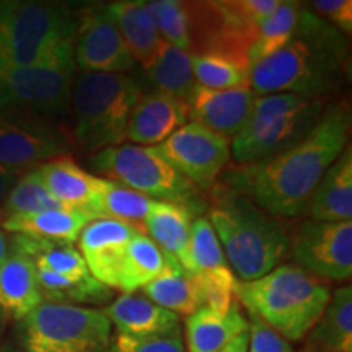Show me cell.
Listing matches in <instances>:
<instances>
[{"instance_id":"1","label":"cell","mask_w":352,"mask_h":352,"mask_svg":"<svg viewBox=\"0 0 352 352\" xmlns=\"http://www.w3.org/2000/svg\"><path fill=\"white\" fill-rule=\"evenodd\" d=\"M349 131V107L331 104L314 129L292 147L228 171L226 188L246 196L274 217H300L323 175L346 148Z\"/></svg>"},{"instance_id":"2","label":"cell","mask_w":352,"mask_h":352,"mask_svg":"<svg viewBox=\"0 0 352 352\" xmlns=\"http://www.w3.org/2000/svg\"><path fill=\"white\" fill-rule=\"evenodd\" d=\"M347 52L346 34L302 3L290 41L250 67V88L254 96L294 94L323 100L344 77Z\"/></svg>"},{"instance_id":"3","label":"cell","mask_w":352,"mask_h":352,"mask_svg":"<svg viewBox=\"0 0 352 352\" xmlns=\"http://www.w3.org/2000/svg\"><path fill=\"white\" fill-rule=\"evenodd\" d=\"M206 217L215 230L230 270L243 283L266 276L290 252L292 233L284 219L267 214L232 189H220Z\"/></svg>"},{"instance_id":"4","label":"cell","mask_w":352,"mask_h":352,"mask_svg":"<svg viewBox=\"0 0 352 352\" xmlns=\"http://www.w3.org/2000/svg\"><path fill=\"white\" fill-rule=\"evenodd\" d=\"M80 10L63 2L0 0V67L74 59Z\"/></svg>"},{"instance_id":"5","label":"cell","mask_w":352,"mask_h":352,"mask_svg":"<svg viewBox=\"0 0 352 352\" xmlns=\"http://www.w3.org/2000/svg\"><path fill=\"white\" fill-rule=\"evenodd\" d=\"M235 298L289 342L300 341L323 315L331 289L297 264H279L256 280L235 279Z\"/></svg>"},{"instance_id":"6","label":"cell","mask_w":352,"mask_h":352,"mask_svg":"<svg viewBox=\"0 0 352 352\" xmlns=\"http://www.w3.org/2000/svg\"><path fill=\"white\" fill-rule=\"evenodd\" d=\"M142 88L127 74H80L74 78L72 139L82 151L100 152L126 144L127 124Z\"/></svg>"},{"instance_id":"7","label":"cell","mask_w":352,"mask_h":352,"mask_svg":"<svg viewBox=\"0 0 352 352\" xmlns=\"http://www.w3.org/2000/svg\"><path fill=\"white\" fill-rule=\"evenodd\" d=\"M324 101L294 94L254 96L248 121L230 142L236 165H252L292 147L314 129Z\"/></svg>"},{"instance_id":"8","label":"cell","mask_w":352,"mask_h":352,"mask_svg":"<svg viewBox=\"0 0 352 352\" xmlns=\"http://www.w3.org/2000/svg\"><path fill=\"white\" fill-rule=\"evenodd\" d=\"M91 170L160 202L199 210V189L179 173L155 145L121 144L94 153Z\"/></svg>"},{"instance_id":"9","label":"cell","mask_w":352,"mask_h":352,"mask_svg":"<svg viewBox=\"0 0 352 352\" xmlns=\"http://www.w3.org/2000/svg\"><path fill=\"white\" fill-rule=\"evenodd\" d=\"M113 327L103 310L43 302L20 320L25 352H108Z\"/></svg>"},{"instance_id":"10","label":"cell","mask_w":352,"mask_h":352,"mask_svg":"<svg viewBox=\"0 0 352 352\" xmlns=\"http://www.w3.org/2000/svg\"><path fill=\"white\" fill-rule=\"evenodd\" d=\"M76 60L0 67V109L54 120L70 104Z\"/></svg>"},{"instance_id":"11","label":"cell","mask_w":352,"mask_h":352,"mask_svg":"<svg viewBox=\"0 0 352 352\" xmlns=\"http://www.w3.org/2000/svg\"><path fill=\"white\" fill-rule=\"evenodd\" d=\"M70 140L52 120L0 109V165L26 171L67 155Z\"/></svg>"},{"instance_id":"12","label":"cell","mask_w":352,"mask_h":352,"mask_svg":"<svg viewBox=\"0 0 352 352\" xmlns=\"http://www.w3.org/2000/svg\"><path fill=\"white\" fill-rule=\"evenodd\" d=\"M290 254L311 276L347 280L352 274V220L320 222L308 219L292 233Z\"/></svg>"},{"instance_id":"13","label":"cell","mask_w":352,"mask_h":352,"mask_svg":"<svg viewBox=\"0 0 352 352\" xmlns=\"http://www.w3.org/2000/svg\"><path fill=\"white\" fill-rule=\"evenodd\" d=\"M155 147L184 178L204 191L214 188L230 160V142L192 121Z\"/></svg>"},{"instance_id":"14","label":"cell","mask_w":352,"mask_h":352,"mask_svg":"<svg viewBox=\"0 0 352 352\" xmlns=\"http://www.w3.org/2000/svg\"><path fill=\"white\" fill-rule=\"evenodd\" d=\"M74 59L83 74H126L135 65L104 6L80 10Z\"/></svg>"},{"instance_id":"15","label":"cell","mask_w":352,"mask_h":352,"mask_svg":"<svg viewBox=\"0 0 352 352\" xmlns=\"http://www.w3.org/2000/svg\"><path fill=\"white\" fill-rule=\"evenodd\" d=\"M253 101L254 95L250 87L210 90L197 85L189 100V121L208 127L232 142L248 121Z\"/></svg>"},{"instance_id":"16","label":"cell","mask_w":352,"mask_h":352,"mask_svg":"<svg viewBox=\"0 0 352 352\" xmlns=\"http://www.w3.org/2000/svg\"><path fill=\"white\" fill-rule=\"evenodd\" d=\"M139 232L142 230L120 220L100 219L88 223L77 241L90 274L111 289L118 263L127 243Z\"/></svg>"},{"instance_id":"17","label":"cell","mask_w":352,"mask_h":352,"mask_svg":"<svg viewBox=\"0 0 352 352\" xmlns=\"http://www.w3.org/2000/svg\"><path fill=\"white\" fill-rule=\"evenodd\" d=\"M188 122V103L153 90L140 96L132 109L127 139L135 145H158Z\"/></svg>"},{"instance_id":"18","label":"cell","mask_w":352,"mask_h":352,"mask_svg":"<svg viewBox=\"0 0 352 352\" xmlns=\"http://www.w3.org/2000/svg\"><path fill=\"white\" fill-rule=\"evenodd\" d=\"M103 314L118 334L151 338L179 328V316L158 307L142 294H122L103 308Z\"/></svg>"},{"instance_id":"19","label":"cell","mask_w":352,"mask_h":352,"mask_svg":"<svg viewBox=\"0 0 352 352\" xmlns=\"http://www.w3.org/2000/svg\"><path fill=\"white\" fill-rule=\"evenodd\" d=\"M36 171L50 195L60 206L87 212L104 183V178L88 173L69 155L51 158L39 165Z\"/></svg>"},{"instance_id":"20","label":"cell","mask_w":352,"mask_h":352,"mask_svg":"<svg viewBox=\"0 0 352 352\" xmlns=\"http://www.w3.org/2000/svg\"><path fill=\"white\" fill-rule=\"evenodd\" d=\"M104 7L120 30L134 63L144 70L151 69L164 50L165 41L158 34L145 3L140 0H120Z\"/></svg>"},{"instance_id":"21","label":"cell","mask_w":352,"mask_h":352,"mask_svg":"<svg viewBox=\"0 0 352 352\" xmlns=\"http://www.w3.org/2000/svg\"><path fill=\"white\" fill-rule=\"evenodd\" d=\"M43 302L34 261L12 246L8 258L0 264V310L20 321Z\"/></svg>"},{"instance_id":"22","label":"cell","mask_w":352,"mask_h":352,"mask_svg":"<svg viewBox=\"0 0 352 352\" xmlns=\"http://www.w3.org/2000/svg\"><path fill=\"white\" fill-rule=\"evenodd\" d=\"M171 267L182 266L166 258L164 252L144 232H139L127 243L118 263L111 290H120L121 294H135Z\"/></svg>"},{"instance_id":"23","label":"cell","mask_w":352,"mask_h":352,"mask_svg":"<svg viewBox=\"0 0 352 352\" xmlns=\"http://www.w3.org/2000/svg\"><path fill=\"white\" fill-rule=\"evenodd\" d=\"M305 214L320 222L352 220V151L349 145L323 175Z\"/></svg>"},{"instance_id":"24","label":"cell","mask_w":352,"mask_h":352,"mask_svg":"<svg viewBox=\"0 0 352 352\" xmlns=\"http://www.w3.org/2000/svg\"><path fill=\"white\" fill-rule=\"evenodd\" d=\"M195 214L188 208L171 202H158L157 208L147 215L142 232L155 243L171 261L178 263L191 274L189 259V230Z\"/></svg>"},{"instance_id":"25","label":"cell","mask_w":352,"mask_h":352,"mask_svg":"<svg viewBox=\"0 0 352 352\" xmlns=\"http://www.w3.org/2000/svg\"><path fill=\"white\" fill-rule=\"evenodd\" d=\"M248 331V321L235 302L226 315L202 307L186 318L188 352H220L241 333Z\"/></svg>"},{"instance_id":"26","label":"cell","mask_w":352,"mask_h":352,"mask_svg":"<svg viewBox=\"0 0 352 352\" xmlns=\"http://www.w3.org/2000/svg\"><path fill=\"white\" fill-rule=\"evenodd\" d=\"M90 222H94V217L87 210L59 208L7 219L0 223V228L7 233L74 243Z\"/></svg>"},{"instance_id":"27","label":"cell","mask_w":352,"mask_h":352,"mask_svg":"<svg viewBox=\"0 0 352 352\" xmlns=\"http://www.w3.org/2000/svg\"><path fill=\"white\" fill-rule=\"evenodd\" d=\"M308 334V347L315 352H352L351 284L334 290L323 315Z\"/></svg>"},{"instance_id":"28","label":"cell","mask_w":352,"mask_h":352,"mask_svg":"<svg viewBox=\"0 0 352 352\" xmlns=\"http://www.w3.org/2000/svg\"><path fill=\"white\" fill-rule=\"evenodd\" d=\"M158 202L160 201L151 199L134 189L104 178L103 188L88 208V214L94 220H120L142 230L144 220L157 208Z\"/></svg>"},{"instance_id":"29","label":"cell","mask_w":352,"mask_h":352,"mask_svg":"<svg viewBox=\"0 0 352 352\" xmlns=\"http://www.w3.org/2000/svg\"><path fill=\"white\" fill-rule=\"evenodd\" d=\"M140 292L158 307L186 318L204 307V298L196 277L188 274L182 267H171L165 274L140 289Z\"/></svg>"},{"instance_id":"30","label":"cell","mask_w":352,"mask_h":352,"mask_svg":"<svg viewBox=\"0 0 352 352\" xmlns=\"http://www.w3.org/2000/svg\"><path fill=\"white\" fill-rule=\"evenodd\" d=\"M145 74L155 91H162L188 104L197 87L192 76L191 54L166 43L155 63L145 70Z\"/></svg>"},{"instance_id":"31","label":"cell","mask_w":352,"mask_h":352,"mask_svg":"<svg viewBox=\"0 0 352 352\" xmlns=\"http://www.w3.org/2000/svg\"><path fill=\"white\" fill-rule=\"evenodd\" d=\"M36 271L44 302L65 305H103L113 297V290L96 280L91 274L82 279H69L43 270Z\"/></svg>"},{"instance_id":"32","label":"cell","mask_w":352,"mask_h":352,"mask_svg":"<svg viewBox=\"0 0 352 352\" xmlns=\"http://www.w3.org/2000/svg\"><path fill=\"white\" fill-rule=\"evenodd\" d=\"M300 8V2L280 0L279 7L259 25L256 36H254V41L248 51L250 65L264 59V57L272 56L290 41L294 32H296Z\"/></svg>"},{"instance_id":"33","label":"cell","mask_w":352,"mask_h":352,"mask_svg":"<svg viewBox=\"0 0 352 352\" xmlns=\"http://www.w3.org/2000/svg\"><path fill=\"white\" fill-rule=\"evenodd\" d=\"M192 76L199 87L210 90L250 87V64L223 54L191 56Z\"/></svg>"},{"instance_id":"34","label":"cell","mask_w":352,"mask_h":352,"mask_svg":"<svg viewBox=\"0 0 352 352\" xmlns=\"http://www.w3.org/2000/svg\"><path fill=\"white\" fill-rule=\"evenodd\" d=\"M64 208L50 195L39 178L36 168L26 171L8 192V196L0 206V223L3 220L19 217V215L41 212L47 209Z\"/></svg>"},{"instance_id":"35","label":"cell","mask_w":352,"mask_h":352,"mask_svg":"<svg viewBox=\"0 0 352 352\" xmlns=\"http://www.w3.org/2000/svg\"><path fill=\"white\" fill-rule=\"evenodd\" d=\"M189 259H191V276L228 267L220 241L206 215H197L191 222Z\"/></svg>"},{"instance_id":"36","label":"cell","mask_w":352,"mask_h":352,"mask_svg":"<svg viewBox=\"0 0 352 352\" xmlns=\"http://www.w3.org/2000/svg\"><path fill=\"white\" fill-rule=\"evenodd\" d=\"M160 38L170 46L189 52V12L188 2L179 0H152L144 2Z\"/></svg>"},{"instance_id":"37","label":"cell","mask_w":352,"mask_h":352,"mask_svg":"<svg viewBox=\"0 0 352 352\" xmlns=\"http://www.w3.org/2000/svg\"><path fill=\"white\" fill-rule=\"evenodd\" d=\"M195 277L201 287L204 307L210 308L219 315H226L233 303L236 302L235 292H233L235 277H233L230 267L202 272V274Z\"/></svg>"},{"instance_id":"38","label":"cell","mask_w":352,"mask_h":352,"mask_svg":"<svg viewBox=\"0 0 352 352\" xmlns=\"http://www.w3.org/2000/svg\"><path fill=\"white\" fill-rule=\"evenodd\" d=\"M108 352H186L182 329L151 338H131L114 333Z\"/></svg>"},{"instance_id":"39","label":"cell","mask_w":352,"mask_h":352,"mask_svg":"<svg viewBox=\"0 0 352 352\" xmlns=\"http://www.w3.org/2000/svg\"><path fill=\"white\" fill-rule=\"evenodd\" d=\"M248 321V352H294L292 342L267 327L252 311H246Z\"/></svg>"},{"instance_id":"40","label":"cell","mask_w":352,"mask_h":352,"mask_svg":"<svg viewBox=\"0 0 352 352\" xmlns=\"http://www.w3.org/2000/svg\"><path fill=\"white\" fill-rule=\"evenodd\" d=\"M310 8L320 19L328 21L342 34L352 32V2L351 0H315Z\"/></svg>"},{"instance_id":"41","label":"cell","mask_w":352,"mask_h":352,"mask_svg":"<svg viewBox=\"0 0 352 352\" xmlns=\"http://www.w3.org/2000/svg\"><path fill=\"white\" fill-rule=\"evenodd\" d=\"M21 175H23L21 171L10 170L7 168V166L0 165V206L3 204L8 192L12 191V188L15 186V183L19 182Z\"/></svg>"},{"instance_id":"42","label":"cell","mask_w":352,"mask_h":352,"mask_svg":"<svg viewBox=\"0 0 352 352\" xmlns=\"http://www.w3.org/2000/svg\"><path fill=\"white\" fill-rule=\"evenodd\" d=\"M220 352H248V331L233 338Z\"/></svg>"},{"instance_id":"43","label":"cell","mask_w":352,"mask_h":352,"mask_svg":"<svg viewBox=\"0 0 352 352\" xmlns=\"http://www.w3.org/2000/svg\"><path fill=\"white\" fill-rule=\"evenodd\" d=\"M12 252V235L0 228V264L8 258Z\"/></svg>"},{"instance_id":"44","label":"cell","mask_w":352,"mask_h":352,"mask_svg":"<svg viewBox=\"0 0 352 352\" xmlns=\"http://www.w3.org/2000/svg\"><path fill=\"white\" fill-rule=\"evenodd\" d=\"M0 352H25L23 349H19V347L12 346V344H7L3 347H0Z\"/></svg>"},{"instance_id":"45","label":"cell","mask_w":352,"mask_h":352,"mask_svg":"<svg viewBox=\"0 0 352 352\" xmlns=\"http://www.w3.org/2000/svg\"><path fill=\"white\" fill-rule=\"evenodd\" d=\"M6 314H3L2 310H0V331H2V327H3V323H6Z\"/></svg>"},{"instance_id":"46","label":"cell","mask_w":352,"mask_h":352,"mask_svg":"<svg viewBox=\"0 0 352 352\" xmlns=\"http://www.w3.org/2000/svg\"><path fill=\"white\" fill-rule=\"evenodd\" d=\"M302 352H315L314 349H310V347H305V349H303Z\"/></svg>"}]
</instances>
